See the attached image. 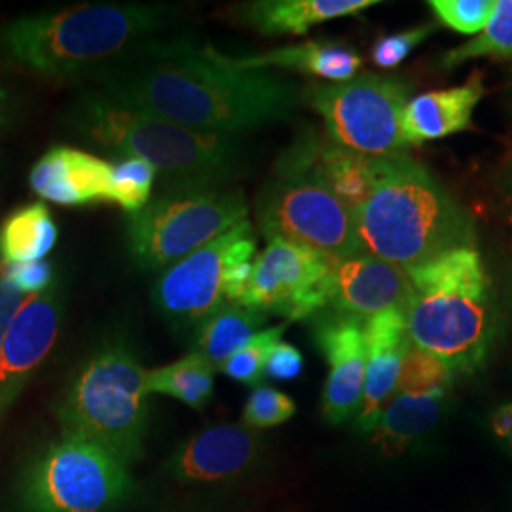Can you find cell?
Here are the masks:
<instances>
[{"mask_svg": "<svg viewBox=\"0 0 512 512\" xmlns=\"http://www.w3.org/2000/svg\"><path fill=\"white\" fill-rule=\"evenodd\" d=\"M492 431L497 439L505 440L512 454V403L497 408L490 420Z\"/></svg>", "mask_w": 512, "mask_h": 512, "instance_id": "8d00e7d4", "label": "cell"}, {"mask_svg": "<svg viewBox=\"0 0 512 512\" xmlns=\"http://www.w3.org/2000/svg\"><path fill=\"white\" fill-rule=\"evenodd\" d=\"M366 342L368 363L365 395L355 423L361 433L370 435L385 404L395 395L404 357L412 346L404 308L384 311L366 319Z\"/></svg>", "mask_w": 512, "mask_h": 512, "instance_id": "d6986e66", "label": "cell"}, {"mask_svg": "<svg viewBox=\"0 0 512 512\" xmlns=\"http://www.w3.org/2000/svg\"><path fill=\"white\" fill-rule=\"evenodd\" d=\"M412 298L408 272L378 256L357 253L336 260L330 277L329 310L370 319L404 308Z\"/></svg>", "mask_w": 512, "mask_h": 512, "instance_id": "e0dca14e", "label": "cell"}, {"mask_svg": "<svg viewBox=\"0 0 512 512\" xmlns=\"http://www.w3.org/2000/svg\"><path fill=\"white\" fill-rule=\"evenodd\" d=\"M302 370H304V357L300 349L281 340L279 344H275L268 355L264 376L277 382H291L302 374Z\"/></svg>", "mask_w": 512, "mask_h": 512, "instance_id": "e575fe53", "label": "cell"}, {"mask_svg": "<svg viewBox=\"0 0 512 512\" xmlns=\"http://www.w3.org/2000/svg\"><path fill=\"white\" fill-rule=\"evenodd\" d=\"M65 317V291L57 281L46 293L29 296L0 349V423L19 395L50 359Z\"/></svg>", "mask_w": 512, "mask_h": 512, "instance_id": "4fadbf2b", "label": "cell"}, {"mask_svg": "<svg viewBox=\"0 0 512 512\" xmlns=\"http://www.w3.org/2000/svg\"><path fill=\"white\" fill-rule=\"evenodd\" d=\"M287 327L289 323H281L277 327L258 332L245 348L239 349L236 355H232L226 363L219 366L220 372L238 384L253 385V387L260 385L264 378L268 355L275 344L283 340Z\"/></svg>", "mask_w": 512, "mask_h": 512, "instance_id": "f546056e", "label": "cell"}, {"mask_svg": "<svg viewBox=\"0 0 512 512\" xmlns=\"http://www.w3.org/2000/svg\"><path fill=\"white\" fill-rule=\"evenodd\" d=\"M484 97L482 74L473 73L458 88L421 93L408 101L401 128L408 147H421L473 128V112Z\"/></svg>", "mask_w": 512, "mask_h": 512, "instance_id": "ffe728a7", "label": "cell"}, {"mask_svg": "<svg viewBox=\"0 0 512 512\" xmlns=\"http://www.w3.org/2000/svg\"><path fill=\"white\" fill-rule=\"evenodd\" d=\"M215 368L203 355L190 351L169 365L148 370V393L167 395L194 410H203L215 393Z\"/></svg>", "mask_w": 512, "mask_h": 512, "instance_id": "484cf974", "label": "cell"}, {"mask_svg": "<svg viewBox=\"0 0 512 512\" xmlns=\"http://www.w3.org/2000/svg\"><path fill=\"white\" fill-rule=\"evenodd\" d=\"M65 124L88 145L145 160L156 169L162 192L228 186L247 169L239 137L183 128L116 105L95 90L74 99Z\"/></svg>", "mask_w": 512, "mask_h": 512, "instance_id": "3957f363", "label": "cell"}, {"mask_svg": "<svg viewBox=\"0 0 512 512\" xmlns=\"http://www.w3.org/2000/svg\"><path fill=\"white\" fill-rule=\"evenodd\" d=\"M147 372L124 336L105 338L55 404L61 435L90 440L128 465L139 461L148 427Z\"/></svg>", "mask_w": 512, "mask_h": 512, "instance_id": "8992f818", "label": "cell"}, {"mask_svg": "<svg viewBox=\"0 0 512 512\" xmlns=\"http://www.w3.org/2000/svg\"><path fill=\"white\" fill-rule=\"evenodd\" d=\"M446 408L448 391L429 395L397 393L376 421L370 433L372 442L387 456H401L439 425Z\"/></svg>", "mask_w": 512, "mask_h": 512, "instance_id": "603a6c76", "label": "cell"}, {"mask_svg": "<svg viewBox=\"0 0 512 512\" xmlns=\"http://www.w3.org/2000/svg\"><path fill=\"white\" fill-rule=\"evenodd\" d=\"M437 31L435 25H418L403 33H393L378 37L374 42L370 57L378 69H397L408 55Z\"/></svg>", "mask_w": 512, "mask_h": 512, "instance_id": "d6a6232c", "label": "cell"}, {"mask_svg": "<svg viewBox=\"0 0 512 512\" xmlns=\"http://www.w3.org/2000/svg\"><path fill=\"white\" fill-rule=\"evenodd\" d=\"M18 116V99L8 86L0 82V131L10 128Z\"/></svg>", "mask_w": 512, "mask_h": 512, "instance_id": "74e56055", "label": "cell"}, {"mask_svg": "<svg viewBox=\"0 0 512 512\" xmlns=\"http://www.w3.org/2000/svg\"><path fill=\"white\" fill-rule=\"evenodd\" d=\"M165 4H76L44 10L0 27V54L48 80H95L171 21Z\"/></svg>", "mask_w": 512, "mask_h": 512, "instance_id": "7a4b0ae2", "label": "cell"}, {"mask_svg": "<svg viewBox=\"0 0 512 512\" xmlns=\"http://www.w3.org/2000/svg\"><path fill=\"white\" fill-rule=\"evenodd\" d=\"M497 0H431L429 6L444 27L461 35H480L494 18Z\"/></svg>", "mask_w": 512, "mask_h": 512, "instance_id": "1f68e13d", "label": "cell"}, {"mask_svg": "<svg viewBox=\"0 0 512 512\" xmlns=\"http://www.w3.org/2000/svg\"><path fill=\"white\" fill-rule=\"evenodd\" d=\"M374 165V158L336 145L329 135L302 131L279 156L274 175L315 181L357 213L374 188Z\"/></svg>", "mask_w": 512, "mask_h": 512, "instance_id": "9a60e30c", "label": "cell"}, {"mask_svg": "<svg viewBox=\"0 0 512 512\" xmlns=\"http://www.w3.org/2000/svg\"><path fill=\"white\" fill-rule=\"evenodd\" d=\"M234 63L249 71H270L279 67L287 71L311 74L327 80L330 84H336L355 78L363 67V57L346 42L308 40L296 46L277 48L266 54L234 57Z\"/></svg>", "mask_w": 512, "mask_h": 512, "instance_id": "7402d4cb", "label": "cell"}, {"mask_svg": "<svg viewBox=\"0 0 512 512\" xmlns=\"http://www.w3.org/2000/svg\"><path fill=\"white\" fill-rule=\"evenodd\" d=\"M313 338L323 351L329 376L323 391V416L330 425L357 418L365 395L366 321L334 310L315 315Z\"/></svg>", "mask_w": 512, "mask_h": 512, "instance_id": "5bb4252c", "label": "cell"}, {"mask_svg": "<svg viewBox=\"0 0 512 512\" xmlns=\"http://www.w3.org/2000/svg\"><path fill=\"white\" fill-rule=\"evenodd\" d=\"M0 272L18 289L21 294L37 296L52 289L55 283V268L50 260L29 262V264H4L0 262Z\"/></svg>", "mask_w": 512, "mask_h": 512, "instance_id": "836d02e7", "label": "cell"}, {"mask_svg": "<svg viewBox=\"0 0 512 512\" xmlns=\"http://www.w3.org/2000/svg\"><path fill=\"white\" fill-rule=\"evenodd\" d=\"M112 164L86 150L52 147L29 171V184L42 202L61 207L107 205Z\"/></svg>", "mask_w": 512, "mask_h": 512, "instance_id": "ac0fdd59", "label": "cell"}, {"mask_svg": "<svg viewBox=\"0 0 512 512\" xmlns=\"http://www.w3.org/2000/svg\"><path fill=\"white\" fill-rule=\"evenodd\" d=\"M247 196L239 188L160 192L126 219V245L143 272H164L247 220Z\"/></svg>", "mask_w": 512, "mask_h": 512, "instance_id": "52a82bcc", "label": "cell"}, {"mask_svg": "<svg viewBox=\"0 0 512 512\" xmlns=\"http://www.w3.org/2000/svg\"><path fill=\"white\" fill-rule=\"evenodd\" d=\"M95 90L112 103L183 128L239 137L293 118L298 86L270 71H249L209 44L148 40L109 71Z\"/></svg>", "mask_w": 512, "mask_h": 512, "instance_id": "6da1fadb", "label": "cell"}, {"mask_svg": "<svg viewBox=\"0 0 512 512\" xmlns=\"http://www.w3.org/2000/svg\"><path fill=\"white\" fill-rule=\"evenodd\" d=\"M478 57L512 59V0H497L494 18L490 19L486 29L442 55L440 69L452 71Z\"/></svg>", "mask_w": 512, "mask_h": 512, "instance_id": "4316f807", "label": "cell"}, {"mask_svg": "<svg viewBox=\"0 0 512 512\" xmlns=\"http://www.w3.org/2000/svg\"><path fill=\"white\" fill-rule=\"evenodd\" d=\"M156 181V169L145 160L118 158L112 162L107 205H116L128 215H135L152 200Z\"/></svg>", "mask_w": 512, "mask_h": 512, "instance_id": "83f0119b", "label": "cell"}, {"mask_svg": "<svg viewBox=\"0 0 512 512\" xmlns=\"http://www.w3.org/2000/svg\"><path fill=\"white\" fill-rule=\"evenodd\" d=\"M412 346L435 355L456 376L484 365L497 332L492 279L475 245L456 247L408 270Z\"/></svg>", "mask_w": 512, "mask_h": 512, "instance_id": "5b68a950", "label": "cell"}, {"mask_svg": "<svg viewBox=\"0 0 512 512\" xmlns=\"http://www.w3.org/2000/svg\"><path fill=\"white\" fill-rule=\"evenodd\" d=\"M255 228L239 222L220 238L207 243L158 275L152 287V304L175 329H198L226 302V277L232 266L255 260Z\"/></svg>", "mask_w": 512, "mask_h": 512, "instance_id": "8fae6325", "label": "cell"}, {"mask_svg": "<svg viewBox=\"0 0 512 512\" xmlns=\"http://www.w3.org/2000/svg\"><path fill=\"white\" fill-rule=\"evenodd\" d=\"M408 101L403 80L374 73L308 92V103L321 114L329 139L374 160L408 152L401 128Z\"/></svg>", "mask_w": 512, "mask_h": 512, "instance_id": "9c48e42d", "label": "cell"}, {"mask_svg": "<svg viewBox=\"0 0 512 512\" xmlns=\"http://www.w3.org/2000/svg\"><path fill=\"white\" fill-rule=\"evenodd\" d=\"M355 220L363 251L406 272L475 241L461 205L408 154L376 160L374 188Z\"/></svg>", "mask_w": 512, "mask_h": 512, "instance_id": "277c9868", "label": "cell"}, {"mask_svg": "<svg viewBox=\"0 0 512 512\" xmlns=\"http://www.w3.org/2000/svg\"><path fill=\"white\" fill-rule=\"evenodd\" d=\"M262 452V439L247 425H213L184 440L167 469L183 484H215L245 475Z\"/></svg>", "mask_w": 512, "mask_h": 512, "instance_id": "2e32d148", "label": "cell"}, {"mask_svg": "<svg viewBox=\"0 0 512 512\" xmlns=\"http://www.w3.org/2000/svg\"><path fill=\"white\" fill-rule=\"evenodd\" d=\"M454 380H456V374L435 355L416 346H410L404 357L397 393H406V395L440 393V391H448Z\"/></svg>", "mask_w": 512, "mask_h": 512, "instance_id": "f1b7e54d", "label": "cell"}, {"mask_svg": "<svg viewBox=\"0 0 512 512\" xmlns=\"http://www.w3.org/2000/svg\"><path fill=\"white\" fill-rule=\"evenodd\" d=\"M376 4L378 0H255L228 8V18L266 37H302L315 25Z\"/></svg>", "mask_w": 512, "mask_h": 512, "instance_id": "44dd1931", "label": "cell"}, {"mask_svg": "<svg viewBox=\"0 0 512 512\" xmlns=\"http://www.w3.org/2000/svg\"><path fill=\"white\" fill-rule=\"evenodd\" d=\"M25 294L19 293L18 289L4 277L0 272V349L6 338V332L10 329L14 317L18 315L19 308L25 302Z\"/></svg>", "mask_w": 512, "mask_h": 512, "instance_id": "d590c367", "label": "cell"}, {"mask_svg": "<svg viewBox=\"0 0 512 512\" xmlns=\"http://www.w3.org/2000/svg\"><path fill=\"white\" fill-rule=\"evenodd\" d=\"M126 461L90 440L59 435L19 476L23 512H107L133 488Z\"/></svg>", "mask_w": 512, "mask_h": 512, "instance_id": "ba28073f", "label": "cell"}, {"mask_svg": "<svg viewBox=\"0 0 512 512\" xmlns=\"http://www.w3.org/2000/svg\"><path fill=\"white\" fill-rule=\"evenodd\" d=\"M256 220L266 239L296 241L336 260L363 253L355 213L304 177L274 175L258 194Z\"/></svg>", "mask_w": 512, "mask_h": 512, "instance_id": "30bf717a", "label": "cell"}, {"mask_svg": "<svg viewBox=\"0 0 512 512\" xmlns=\"http://www.w3.org/2000/svg\"><path fill=\"white\" fill-rule=\"evenodd\" d=\"M334 264L336 258L308 245L268 239L266 249L256 255L251 283L239 304L285 317V323L319 315L329 310Z\"/></svg>", "mask_w": 512, "mask_h": 512, "instance_id": "7c38bea8", "label": "cell"}, {"mask_svg": "<svg viewBox=\"0 0 512 512\" xmlns=\"http://www.w3.org/2000/svg\"><path fill=\"white\" fill-rule=\"evenodd\" d=\"M268 317L270 315L262 311L228 302L194 330L192 351L219 368L264 330L262 327L268 323Z\"/></svg>", "mask_w": 512, "mask_h": 512, "instance_id": "d4e9b609", "label": "cell"}, {"mask_svg": "<svg viewBox=\"0 0 512 512\" xmlns=\"http://www.w3.org/2000/svg\"><path fill=\"white\" fill-rule=\"evenodd\" d=\"M59 239V228L44 202L25 203L0 222V262L29 264L46 260Z\"/></svg>", "mask_w": 512, "mask_h": 512, "instance_id": "cb8c5ba5", "label": "cell"}, {"mask_svg": "<svg viewBox=\"0 0 512 512\" xmlns=\"http://www.w3.org/2000/svg\"><path fill=\"white\" fill-rule=\"evenodd\" d=\"M296 403L270 385H256L243 406V425L249 429H272L294 418Z\"/></svg>", "mask_w": 512, "mask_h": 512, "instance_id": "4dcf8cb0", "label": "cell"}]
</instances>
